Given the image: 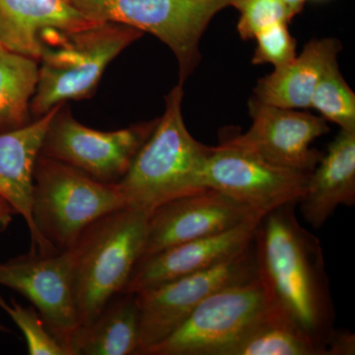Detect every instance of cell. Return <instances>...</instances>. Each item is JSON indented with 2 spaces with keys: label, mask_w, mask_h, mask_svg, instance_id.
I'll return each mask as SVG.
<instances>
[{
  "label": "cell",
  "mask_w": 355,
  "mask_h": 355,
  "mask_svg": "<svg viewBox=\"0 0 355 355\" xmlns=\"http://www.w3.org/2000/svg\"><path fill=\"white\" fill-rule=\"evenodd\" d=\"M310 109L340 130H355V94L340 73L338 62L322 74L311 97Z\"/></svg>",
  "instance_id": "cell-22"
},
{
  "label": "cell",
  "mask_w": 355,
  "mask_h": 355,
  "mask_svg": "<svg viewBox=\"0 0 355 355\" xmlns=\"http://www.w3.org/2000/svg\"><path fill=\"white\" fill-rule=\"evenodd\" d=\"M144 32L114 22L77 30L46 29L40 36L39 79L31 114L41 118L69 100L90 97L110 62Z\"/></svg>",
  "instance_id": "cell-3"
},
{
  "label": "cell",
  "mask_w": 355,
  "mask_h": 355,
  "mask_svg": "<svg viewBox=\"0 0 355 355\" xmlns=\"http://www.w3.org/2000/svg\"><path fill=\"white\" fill-rule=\"evenodd\" d=\"M233 7L240 13L237 29L243 40L254 39L268 26L289 23L296 16L284 0H236Z\"/></svg>",
  "instance_id": "cell-24"
},
{
  "label": "cell",
  "mask_w": 355,
  "mask_h": 355,
  "mask_svg": "<svg viewBox=\"0 0 355 355\" xmlns=\"http://www.w3.org/2000/svg\"><path fill=\"white\" fill-rule=\"evenodd\" d=\"M39 62L0 46V133L31 123Z\"/></svg>",
  "instance_id": "cell-20"
},
{
  "label": "cell",
  "mask_w": 355,
  "mask_h": 355,
  "mask_svg": "<svg viewBox=\"0 0 355 355\" xmlns=\"http://www.w3.org/2000/svg\"><path fill=\"white\" fill-rule=\"evenodd\" d=\"M0 331H9L8 330H7L6 327H4L3 324H2L1 323H0Z\"/></svg>",
  "instance_id": "cell-29"
},
{
  "label": "cell",
  "mask_w": 355,
  "mask_h": 355,
  "mask_svg": "<svg viewBox=\"0 0 355 355\" xmlns=\"http://www.w3.org/2000/svg\"><path fill=\"white\" fill-rule=\"evenodd\" d=\"M220 355H326V350L272 309Z\"/></svg>",
  "instance_id": "cell-21"
},
{
  "label": "cell",
  "mask_w": 355,
  "mask_h": 355,
  "mask_svg": "<svg viewBox=\"0 0 355 355\" xmlns=\"http://www.w3.org/2000/svg\"><path fill=\"white\" fill-rule=\"evenodd\" d=\"M272 309L259 277L224 287L146 355H220Z\"/></svg>",
  "instance_id": "cell-7"
},
{
  "label": "cell",
  "mask_w": 355,
  "mask_h": 355,
  "mask_svg": "<svg viewBox=\"0 0 355 355\" xmlns=\"http://www.w3.org/2000/svg\"><path fill=\"white\" fill-rule=\"evenodd\" d=\"M33 178L35 227L60 252L69 249L93 222L127 209L114 184L101 183L67 163L41 153Z\"/></svg>",
  "instance_id": "cell-5"
},
{
  "label": "cell",
  "mask_w": 355,
  "mask_h": 355,
  "mask_svg": "<svg viewBox=\"0 0 355 355\" xmlns=\"http://www.w3.org/2000/svg\"><path fill=\"white\" fill-rule=\"evenodd\" d=\"M184 85L165 97L164 114L133 159L130 169L114 184L127 209L150 214L174 198L209 189L205 168L210 146L189 132L182 114Z\"/></svg>",
  "instance_id": "cell-2"
},
{
  "label": "cell",
  "mask_w": 355,
  "mask_h": 355,
  "mask_svg": "<svg viewBox=\"0 0 355 355\" xmlns=\"http://www.w3.org/2000/svg\"><path fill=\"white\" fill-rule=\"evenodd\" d=\"M284 1L289 6L292 12L297 15L303 10V7H304L307 0H284Z\"/></svg>",
  "instance_id": "cell-28"
},
{
  "label": "cell",
  "mask_w": 355,
  "mask_h": 355,
  "mask_svg": "<svg viewBox=\"0 0 355 355\" xmlns=\"http://www.w3.org/2000/svg\"><path fill=\"white\" fill-rule=\"evenodd\" d=\"M62 105L25 127L0 133V197L8 202L15 214L24 218L31 235L32 253L60 252L46 242L35 227L32 195L35 164L49 125Z\"/></svg>",
  "instance_id": "cell-15"
},
{
  "label": "cell",
  "mask_w": 355,
  "mask_h": 355,
  "mask_svg": "<svg viewBox=\"0 0 355 355\" xmlns=\"http://www.w3.org/2000/svg\"><path fill=\"white\" fill-rule=\"evenodd\" d=\"M263 216L140 259L121 292L137 293L229 260L251 244Z\"/></svg>",
  "instance_id": "cell-14"
},
{
  "label": "cell",
  "mask_w": 355,
  "mask_h": 355,
  "mask_svg": "<svg viewBox=\"0 0 355 355\" xmlns=\"http://www.w3.org/2000/svg\"><path fill=\"white\" fill-rule=\"evenodd\" d=\"M263 216L214 189L174 198L149 214L140 259L175 245L223 232Z\"/></svg>",
  "instance_id": "cell-13"
},
{
  "label": "cell",
  "mask_w": 355,
  "mask_h": 355,
  "mask_svg": "<svg viewBox=\"0 0 355 355\" xmlns=\"http://www.w3.org/2000/svg\"><path fill=\"white\" fill-rule=\"evenodd\" d=\"M288 24L275 23L257 33L254 38L257 46L252 60L254 64H272L277 69L296 58L297 42L289 32Z\"/></svg>",
  "instance_id": "cell-25"
},
{
  "label": "cell",
  "mask_w": 355,
  "mask_h": 355,
  "mask_svg": "<svg viewBox=\"0 0 355 355\" xmlns=\"http://www.w3.org/2000/svg\"><path fill=\"white\" fill-rule=\"evenodd\" d=\"M64 105L49 125L41 154L67 163L101 183H118L153 132L157 119L114 132H100L77 121Z\"/></svg>",
  "instance_id": "cell-9"
},
{
  "label": "cell",
  "mask_w": 355,
  "mask_h": 355,
  "mask_svg": "<svg viewBox=\"0 0 355 355\" xmlns=\"http://www.w3.org/2000/svg\"><path fill=\"white\" fill-rule=\"evenodd\" d=\"M0 286L27 298L70 355V343L78 324L67 250L46 254L29 252L0 263Z\"/></svg>",
  "instance_id": "cell-12"
},
{
  "label": "cell",
  "mask_w": 355,
  "mask_h": 355,
  "mask_svg": "<svg viewBox=\"0 0 355 355\" xmlns=\"http://www.w3.org/2000/svg\"><path fill=\"white\" fill-rule=\"evenodd\" d=\"M355 203V130H340L308 180L299 209L312 227L320 229L340 205Z\"/></svg>",
  "instance_id": "cell-16"
},
{
  "label": "cell",
  "mask_w": 355,
  "mask_h": 355,
  "mask_svg": "<svg viewBox=\"0 0 355 355\" xmlns=\"http://www.w3.org/2000/svg\"><path fill=\"white\" fill-rule=\"evenodd\" d=\"M2 308L20 329L27 343L30 355H69L67 349L55 340L46 328L41 315L33 307H23L12 300L8 304L0 296Z\"/></svg>",
  "instance_id": "cell-23"
},
{
  "label": "cell",
  "mask_w": 355,
  "mask_h": 355,
  "mask_svg": "<svg viewBox=\"0 0 355 355\" xmlns=\"http://www.w3.org/2000/svg\"><path fill=\"white\" fill-rule=\"evenodd\" d=\"M94 23L71 0H0V46L38 62L44 30L69 31Z\"/></svg>",
  "instance_id": "cell-17"
},
{
  "label": "cell",
  "mask_w": 355,
  "mask_h": 355,
  "mask_svg": "<svg viewBox=\"0 0 355 355\" xmlns=\"http://www.w3.org/2000/svg\"><path fill=\"white\" fill-rule=\"evenodd\" d=\"M310 174L272 164L225 144L209 148L205 187L220 191L257 212H266L303 197Z\"/></svg>",
  "instance_id": "cell-10"
},
{
  "label": "cell",
  "mask_w": 355,
  "mask_h": 355,
  "mask_svg": "<svg viewBox=\"0 0 355 355\" xmlns=\"http://www.w3.org/2000/svg\"><path fill=\"white\" fill-rule=\"evenodd\" d=\"M251 128L232 135L222 144L237 147L280 167L311 174L323 153L313 142L330 132L322 116L266 104L256 97L249 100Z\"/></svg>",
  "instance_id": "cell-11"
},
{
  "label": "cell",
  "mask_w": 355,
  "mask_h": 355,
  "mask_svg": "<svg viewBox=\"0 0 355 355\" xmlns=\"http://www.w3.org/2000/svg\"><path fill=\"white\" fill-rule=\"evenodd\" d=\"M15 214L12 207L0 197V232L6 230L12 221V216Z\"/></svg>",
  "instance_id": "cell-27"
},
{
  "label": "cell",
  "mask_w": 355,
  "mask_h": 355,
  "mask_svg": "<svg viewBox=\"0 0 355 355\" xmlns=\"http://www.w3.org/2000/svg\"><path fill=\"white\" fill-rule=\"evenodd\" d=\"M340 50L336 39L312 40L291 62L260 79L254 97L279 108L310 109L317 83L324 70L338 62Z\"/></svg>",
  "instance_id": "cell-18"
},
{
  "label": "cell",
  "mask_w": 355,
  "mask_h": 355,
  "mask_svg": "<svg viewBox=\"0 0 355 355\" xmlns=\"http://www.w3.org/2000/svg\"><path fill=\"white\" fill-rule=\"evenodd\" d=\"M140 311L137 293L113 296L92 322L76 329L70 355H137Z\"/></svg>",
  "instance_id": "cell-19"
},
{
  "label": "cell",
  "mask_w": 355,
  "mask_h": 355,
  "mask_svg": "<svg viewBox=\"0 0 355 355\" xmlns=\"http://www.w3.org/2000/svg\"><path fill=\"white\" fill-rule=\"evenodd\" d=\"M326 355L355 354V336L349 330L331 329L327 336Z\"/></svg>",
  "instance_id": "cell-26"
},
{
  "label": "cell",
  "mask_w": 355,
  "mask_h": 355,
  "mask_svg": "<svg viewBox=\"0 0 355 355\" xmlns=\"http://www.w3.org/2000/svg\"><path fill=\"white\" fill-rule=\"evenodd\" d=\"M148 216L132 209L111 212L90 224L67 250L77 329L92 322L127 286L141 258Z\"/></svg>",
  "instance_id": "cell-4"
},
{
  "label": "cell",
  "mask_w": 355,
  "mask_h": 355,
  "mask_svg": "<svg viewBox=\"0 0 355 355\" xmlns=\"http://www.w3.org/2000/svg\"><path fill=\"white\" fill-rule=\"evenodd\" d=\"M93 22L121 23L153 34L174 53L184 85L200 60L210 21L236 0H71Z\"/></svg>",
  "instance_id": "cell-6"
},
{
  "label": "cell",
  "mask_w": 355,
  "mask_h": 355,
  "mask_svg": "<svg viewBox=\"0 0 355 355\" xmlns=\"http://www.w3.org/2000/svg\"><path fill=\"white\" fill-rule=\"evenodd\" d=\"M256 277L253 240L239 254L219 265L137 292L140 328L137 355H146L166 340L212 294Z\"/></svg>",
  "instance_id": "cell-8"
},
{
  "label": "cell",
  "mask_w": 355,
  "mask_h": 355,
  "mask_svg": "<svg viewBox=\"0 0 355 355\" xmlns=\"http://www.w3.org/2000/svg\"><path fill=\"white\" fill-rule=\"evenodd\" d=\"M297 205L286 203L261 217L254 237L257 272L270 305L324 347L335 308L321 242L301 225Z\"/></svg>",
  "instance_id": "cell-1"
}]
</instances>
